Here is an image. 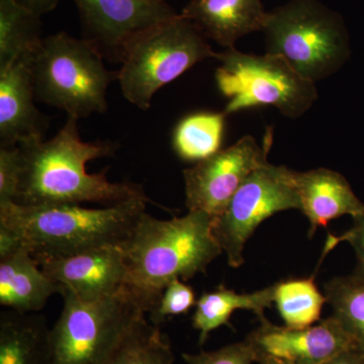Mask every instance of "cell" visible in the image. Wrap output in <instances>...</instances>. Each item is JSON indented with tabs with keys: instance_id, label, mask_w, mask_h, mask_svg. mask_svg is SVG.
<instances>
[{
	"instance_id": "6da1fadb",
	"label": "cell",
	"mask_w": 364,
	"mask_h": 364,
	"mask_svg": "<svg viewBox=\"0 0 364 364\" xmlns=\"http://www.w3.org/2000/svg\"><path fill=\"white\" fill-rule=\"evenodd\" d=\"M78 121L68 117L51 140L18 145L23 153V170L16 203L112 205L132 200H150L139 184L109 181L107 169L88 173L86 164L98 158L112 156L117 144L85 142L79 135Z\"/></svg>"
},
{
	"instance_id": "7a4b0ae2",
	"label": "cell",
	"mask_w": 364,
	"mask_h": 364,
	"mask_svg": "<svg viewBox=\"0 0 364 364\" xmlns=\"http://www.w3.org/2000/svg\"><path fill=\"white\" fill-rule=\"evenodd\" d=\"M213 225L214 218L200 210L170 220L157 219L147 212L141 215L122 249L126 289L144 312L154 310L170 282H188L205 273L221 255Z\"/></svg>"
},
{
	"instance_id": "3957f363",
	"label": "cell",
	"mask_w": 364,
	"mask_h": 364,
	"mask_svg": "<svg viewBox=\"0 0 364 364\" xmlns=\"http://www.w3.org/2000/svg\"><path fill=\"white\" fill-rule=\"evenodd\" d=\"M148 200L91 208L81 205H0V230L14 236L36 259L62 257L122 245Z\"/></svg>"
},
{
	"instance_id": "277c9868",
	"label": "cell",
	"mask_w": 364,
	"mask_h": 364,
	"mask_svg": "<svg viewBox=\"0 0 364 364\" xmlns=\"http://www.w3.org/2000/svg\"><path fill=\"white\" fill-rule=\"evenodd\" d=\"M261 32L268 54L287 60L314 83L338 72L350 57L343 18L318 0H291L267 11Z\"/></svg>"
},
{
	"instance_id": "5b68a950",
	"label": "cell",
	"mask_w": 364,
	"mask_h": 364,
	"mask_svg": "<svg viewBox=\"0 0 364 364\" xmlns=\"http://www.w3.org/2000/svg\"><path fill=\"white\" fill-rule=\"evenodd\" d=\"M90 41L61 32L43 38L32 58L36 98L75 119L105 114L107 92L117 79Z\"/></svg>"
},
{
	"instance_id": "8992f818",
	"label": "cell",
	"mask_w": 364,
	"mask_h": 364,
	"mask_svg": "<svg viewBox=\"0 0 364 364\" xmlns=\"http://www.w3.org/2000/svg\"><path fill=\"white\" fill-rule=\"evenodd\" d=\"M207 38L181 14L139 33L124 51L117 72L124 97L143 111L163 86L196 64L217 59Z\"/></svg>"
},
{
	"instance_id": "52a82bcc",
	"label": "cell",
	"mask_w": 364,
	"mask_h": 364,
	"mask_svg": "<svg viewBox=\"0 0 364 364\" xmlns=\"http://www.w3.org/2000/svg\"><path fill=\"white\" fill-rule=\"evenodd\" d=\"M215 80L228 98L225 114L274 107L282 116L298 119L318 100L316 83L304 78L287 60L230 48L219 53Z\"/></svg>"
},
{
	"instance_id": "ba28073f",
	"label": "cell",
	"mask_w": 364,
	"mask_h": 364,
	"mask_svg": "<svg viewBox=\"0 0 364 364\" xmlns=\"http://www.w3.org/2000/svg\"><path fill=\"white\" fill-rule=\"evenodd\" d=\"M63 309L50 331L52 364H95L143 311L126 289L109 298L85 301L63 291Z\"/></svg>"
},
{
	"instance_id": "9c48e42d",
	"label": "cell",
	"mask_w": 364,
	"mask_h": 364,
	"mask_svg": "<svg viewBox=\"0 0 364 364\" xmlns=\"http://www.w3.org/2000/svg\"><path fill=\"white\" fill-rule=\"evenodd\" d=\"M296 171L264 163L246 178L214 219L213 231L230 267L244 263V248L261 223L277 213L299 210Z\"/></svg>"
},
{
	"instance_id": "30bf717a",
	"label": "cell",
	"mask_w": 364,
	"mask_h": 364,
	"mask_svg": "<svg viewBox=\"0 0 364 364\" xmlns=\"http://www.w3.org/2000/svg\"><path fill=\"white\" fill-rule=\"evenodd\" d=\"M270 146L272 141L262 148L252 136H244L234 145L183 170L188 210L219 217L246 178L267 162Z\"/></svg>"
},
{
	"instance_id": "8fae6325",
	"label": "cell",
	"mask_w": 364,
	"mask_h": 364,
	"mask_svg": "<svg viewBox=\"0 0 364 364\" xmlns=\"http://www.w3.org/2000/svg\"><path fill=\"white\" fill-rule=\"evenodd\" d=\"M77 6L85 40L102 58L122 63L124 51L139 33L177 16L159 0H73Z\"/></svg>"
},
{
	"instance_id": "7c38bea8",
	"label": "cell",
	"mask_w": 364,
	"mask_h": 364,
	"mask_svg": "<svg viewBox=\"0 0 364 364\" xmlns=\"http://www.w3.org/2000/svg\"><path fill=\"white\" fill-rule=\"evenodd\" d=\"M247 340L258 363L275 359L293 364H324L342 352L358 349L334 316L306 328L279 327L267 320Z\"/></svg>"
},
{
	"instance_id": "4fadbf2b",
	"label": "cell",
	"mask_w": 364,
	"mask_h": 364,
	"mask_svg": "<svg viewBox=\"0 0 364 364\" xmlns=\"http://www.w3.org/2000/svg\"><path fill=\"white\" fill-rule=\"evenodd\" d=\"M43 272L63 291L85 301L116 296L126 289L127 265L122 245L36 259Z\"/></svg>"
},
{
	"instance_id": "5bb4252c",
	"label": "cell",
	"mask_w": 364,
	"mask_h": 364,
	"mask_svg": "<svg viewBox=\"0 0 364 364\" xmlns=\"http://www.w3.org/2000/svg\"><path fill=\"white\" fill-rule=\"evenodd\" d=\"M33 55L0 69V144L23 145L43 140L49 117L35 105Z\"/></svg>"
},
{
	"instance_id": "9a60e30c",
	"label": "cell",
	"mask_w": 364,
	"mask_h": 364,
	"mask_svg": "<svg viewBox=\"0 0 364 364\" xmlns=\"http://www.w3.org/2000/svg\"><path fill=\"white\" fill-rule=\"evenodd\" d=\"M296 178L299 210L310 222V235L342 215L356 219L364 215V203L339 172L327 168L296 171Z\"/></svg>"
},
{
	"instance_id": "2e32d148",
	"label": "cell",
	"mask_w": 364,
	"mask_h": 364,
	"mask_svg": "<svg viewBox=\"0 0 364 364\" xmlns=\"http://www.w3.org/2000/svg\"><path fill=\"white\" fill-rule=\"evenodd\" d=\"M181 14L207 39L230 49L241 38L261 32L267 11L261 0H191Z\"/></svg>"
},
{
	"instance_id": "e0dca14e",
	"label": "cell",
	"mask_w": 364,
	"mask_h": 364,
	"mask_svg": "<svg viewBox=\"0 0 364 364\" xmlns=\"http://www.w3.org/2000/svg\"><path fill=\"white\" fill-rule=\"evenodd\" d=\"M60 291L26 248L0 257V305L6 310L38 313Z\"/></svg>"
},
{
	"instance_id": "ac0fdd59",
	"label": "cell",
	"mask_w": 364,
	"mask_h": 364,
	"mask_svg": "<svg viewBox=\"0 0 364 364\" xmlns=\"http://www.w3.org/2000/svg\"><path fill=\"white\" fill-rule=\"evenodd\" d=\"M50 329L38 313L0 315V364H52Z\"/></svg>"
},
{
	"instance_id": "d6986e66",
	"label": "cell",
	"mask_w": 364,
	"mask_h": 364,
	"mask_svg": "<svg viewBox=\"0 0 364 364\" xmlns=\"http://www.w3.org/2000/svg\"><path fill=\"white\" fill-rule=\"evenodd\" d=\"M146 315L139 311L95 364L173 363L168 338Z\"/></svg>"
},
{
	"instance_id": "ffe728a7",
	"label": "cell",
	"mask_w": 364,
	"mask_h": 364,
	"mask_svg": "<svg viewBox=\"0 0 364 364\" xmlns=\"http://www.w3.org/2000/svg\"><path fill=\"white\" fill-rule=\"evenodd\" d=\"M274 291L275 284L251 294H237L220 286L215 291L203 294L196 301L193 316V328L200 333V343H205L214 330L229 324L235 311H251L261 322L267 321L264 312L274 303Z\"/></svg>"
},
{
	"instance_id": "44dd1931",
	"label": "cell",
	"mask_w": 364,
	"mask_h": 364,
	"mask_svg": "<svg viewBox=\"0 0 364 364\" xmlns=\"http://www.w3.org/2000/svg\"><path fill=\"white\" fill-rule=\"evenodd\" d=\"M42 40L40 16L16 0H0V69L33 54Z\"/></svg>"
},
{
	"instance_id": "7402d4cb",
	"label": "cell",
	"mask_w": 364,
	"mask_h": 364,
	"mask_svg": "<svg viewBox=\"0 0 364 364\" xmlns=\"http://www.w3.org/2000/svg\"><path fill=\"white\" fill-rule=\"evenodd\" d=\"M227 114L196 112L182 117L172 134V148L188 162H200L222 149Z\"/></svg>"
},
{
	"instance_id": "603a6c76",
	"label": "cell",
	"mask_w": 364,
	"mask_h": 364,
	"mask_svg": "<svg viewBox=\"0 0 364 364\" xmlns=\"http://www.w3.org/2000/svg\"><path fill=\"white\" fill-rule=\"evenodd\" d=\"M324 294L315 284V274L309 279H289L275 284L274 304L287 327L306 328L318 322Z\"/></svg>"
},
{
	"instance_id": "cb8c5ba5",
	"label": "cell",
	"mask_w": 364,
	"mask_h": 364,
	"mask_svg": "<svg viewBox=\"0 0 364 364\" xmlns=\"http://www.w3.org/2000/svg\"><path fill=\"white\" fill-rule=\"evenodd\" d=\"M324 294L333 314L364 353V277L347 275L326 284Z\"/></svg>"
},
{
	"instance_id": "d4e9b609",
	"label": "cell",
	"mask_w": 364,
	"mask_h": 364,
	"mask_svg": "<svg viewBox=\"0 0 364 364\" xmlns=\"http://www.w3.org/2000/svg\"><path fill=\"white\" fill-rule=\"evenodd\" d=\"M196 301L193 287L184 284L183 280H173L162 291L156 306L149 314V320L160 327L167 318L188 314L195 308Z\"/></svg>"
},
{
	"instance_id": "484cf974",
	"label": "cell",
	"mask_w": 364,
	"mask_h": 364,
	"mask_svg": "<svg viewBox=\"0 0 364 364\" xmlns=\"http://www.w3.org/2000/svg\"><path fill=\"white\" fill-rule=\"evenodd\" d=\"M23 153L20 146L0 147V205L16 203L23 178Z\"/></svg>"
},
{
	"instance_id": "4316f807",
	"label": "cell",
	"mask_w": 364,
	"mask_h": 364,
	"mask_svg": "<svg viewBox=\"0 0 364 364\" xmlns=\"http://www.w3.org/2000/svg\"><path fill=\"white\" fill-rule=\"evenodd\" d=\"M186 364H254L258 363L257 355L248 340L227 345L214 351L200 353H183Z\"/></svg>"
},
{
	"instance_id": "83f0119b",
	"label": "cell",
	"mask_w": 364,
	"mask_h": 364,
	"mask_svg": "<svg viewBox=\"0 0 364 364\" xmlns=\"http://www.w3.org/2000/svg\"><path fill=\"white\" fill-rule=\"evenodd\" d=\"M353 220V226L346 233L342 234L339 237L334 236V235L328 236L322 259L333 248L336 247L337 244L343 241L348 242L358 258V264L355 273L364 277V215Z\"/></svg>"
},
{
	"instance_id": "f1b7e54d",
	"label": "cell",
	"mask_w": 364,
	"mask_h": 364,
	"mask_svg": "<svg viewBox=\"0 0 364 364\" xmlns=\"http://www.w3.org/2000/svg\"><path fill=\"white\" fill-rule=\"evenodd\" d=\"M21 6L42 16L56 9L61 0H16Z\"/></svg>"
},
{
	"instance_id": "f546056e",
	"label": "cell",
	"mask_w": 364,
	"mask_h": 364,
	"mask_svg": "<svg viewBox=\"0 0 364 364\" xmlns=\"http://www.w3.org/2000/svg\"><path fill=\"white\" fill-rule=\"evenodd\" d=\"M324 364H364V353L358 349L342 352Z\"/></svg>"
},
{
	"instance_id": "4dcf8cb0",
	"label": "cell",
	"mask_w": 364,
	"mask_h": 364,
	"mask_svg": "<svg viewBox=\"0 0 364 364\" xmlns=\"http://www.w3.org/2000/svg\"><path fill=\"white\" fill-rule=\"evenodd\" d=\"M259 364H293L289 363H286V361L282 360H275V359H267V360H261Z\"/></svg>"
},
{
	"instance_id": "1f68e13d",
	"label": "cell",
	"mask_w": 364,
	"mask_h": 364,
	"mask_svg": "<svg viewBox=\"0 0 364 364\" xmlns=\"http://www.w3.org/2000/svg\"><path fill=\"white\" fill-rule=\"evenodd\" d=\"M159 1H165V0H159Z\"/></svg>"
}]
</instances>
